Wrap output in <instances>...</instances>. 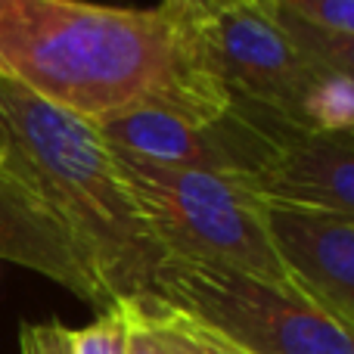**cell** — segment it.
<instances>
[{"label": "cell", "mask_w": 354, "mask_h": 354, "mask_svg": "<svg viewBox=\"0 0 354 354\" xmlns=\"http://www.w3.org/2000/svg\"><path fill=\"white\" fill-rule=\"evenodd\" d=\"M0 258L59 283L97 311L112 305L66 227L6 165H0Z\"/></svg>", "instance_id": "ba28073f"}, {"label": "cell", "mask_w": 354, "mask_h": 354, "mask_svg": "<svg viewBox=\"0 0 354 354\" xmlns=\"http://www.w3.org/2000/svg\"><path fill=\"white\" fill-rule=\"evenodd\" d=\"M118 301H122L124 311H128V354H165V348H162L159 339H156V333L143 324L140 314L131 308V301L128 299H118Z\"/></svg>", "instance_id": "5bb4252c"}, {"label": "cell", "mask_w": 354, "mask_h": 354, "mask_svg": "<svg viewBox=\"0 0 354 354\" xmlns=\"http://www.w3.org/2000/svg\"><path fill=\"white\" fill-rule=\"evenodd\" d=\"M0 165H3V149H0Z\"/></svg>", "instance_id": "9a60e30c"}, {"label": "cell", "mask_w": 354, "mask_h": 354, "mask_svg": "<svg viewBox=\"0 0 354 354\" xmlns=\"http://www.w3.org/2000/svg\"><path fill=\"white\" fill-rule=\"evenodd\" d=\"M0 149L3 165L66 227L112 301L149 292L165 252L93 122L0 75Z\"/></svg>", "instance_id": "7a4b0ae2"}, {"label": "cell", "mask_w": 354, "mask_h": 354, "mask_svg": "<svg viewBox=\"0 0 354 354\" xmlns=\"http://www.w3.org/2000/svg\"><path fill=\"white\" fill-rule=\"evenodd\" d=\"M249 354H354V330L295 283L162 258L149 292Z\"/></svg>", "instance_id": "277c9868"}, {"label": "cell", "mask_w": 354, "mask_h": 354, "mask_svg": "<svg viewBox=\"0 0 354 354\" xmlns=\"http://www.w3.org/2000/svg\"><path fill=\"white\" fill-rule=\"evenodd\" d=\"M19 354H72V330L59 320L19 326Z\"/></svg>", "instance_id": "4fadbf2b"}, {"label": "cell", "mask_w": 354, "mask_h": 354, "mask_svg": "<svg viewBox=\"0 0 354 354\" xmlns=\"http://www.w3.org/2000/svg\"><path fill=\"white\" fill-rule=\"evenodd\" d=\"M264 224L289 280L354 330V221L264 202Z\"/></svg>", "instance_id": "52a82bcc"}, {"label": "cell", "mask_w": 354, "mask_h": 354, "mask_svg": "<svg viewBox=\"0 0 354 354\" xmlns=\"http://www.w3.org/2000/svg\"><path fill=\"white\" fill-rule=\"evenodd\" d=\"M0 75L87 122L134 103L221 122L233 106L214 81L187 68L162 6L0 0Z\"/></svg>", "instance_id": "6da1fadb"}, {"label": "cell", "mask_w": 354, "mask_h": 354, "mask_svg": "<svg viewBox=\"0 0 354 354\" xmlns=\"http://www.w3.org/2000/svg\"><path fill=\"white\" fill-rule=\"evenodd\" d=\"M112 149L149 165L189 168L245 180L249 147L233 109L221 122H199L159 103H134L128 109L93 122Z\"/></svg>", "instance_id": "8992f818"}, {"label": "cell", "mask_w": 354, "mask_h": 354, "mask_svg": "<svg viewBox=\"0 0 354 354\" xmlns=\"http://www.w3.org/2000/svg\"><path fill=\"white\" fill-rule=\"evenodd\" d=\"M277 6L320 31L354 37V0H277Z\"/></svg>", "instance_id": "7c38bea8"}, {"label": "cell", "mask_w": 354, "mask_h": 354, "mask_svg": "<svg viewBox=\"0 0 354 354\" xmlns=\"http://www.w3.org/2000/svg\"><path fill=\"white\" fill-rule=\"evenodd\" d=\"M72 354H128V311L112 301L97 320L72 330Z\"/></svg>", "instance_id": "8fae6325"}, {"label": "cell", "mask_w": 354, "mask_h": 354, "mask_svg": "<svg viewBox=\"0 0 354 354\" xmlns=\"http://www.w3.org/2000/svg\"><path fill=\"white\" fill-rule=\"evenodd\" d=\"M277 10H280V6H277ZM280 19H283V25H286L289 37H292V41L299 44L314 62L336 68V72L348 75V78L354 81V37L320 31V28H314V25L301 22V19L289 16L286 10H280Z\"/></svg>", "instance_id": "30bf717a"}, {"label": "cell", "mask_w": 354, "mask_h": 354, "mask_svg": "<svg viewBox=\"0 0 354 354\" xmlns=\"http://www.w3.org/2000/svg\"><path fill=\"white\" fill-rule=\"evenodd\" d=\"M112 153L165 258L292 283L264 224V199L245 180Z\"/></svg>", "instance_id": "3957f363"}, {"label": "cell", "mask_w": 354, "mask_h": 354, "mask_svg": "<svg viewBox=\"0 0 354 354\" xmlns=\"http://www.w3.org/2000/svg\"><path fill=\"white\" fill-rule=\"evenodd\" d=\"M255 112L268 153L245 183L264 202L354 221V134H317L277 112Z\"/></svg>", "instance_id": "5b68a950"}, {"label": "cell", "mask_w": 354, "mask_h": 354, "mask_svg": "<svg viewBox=\"0 0 354 354\" xmlns=\"http://www.w3.org/2000/svg\"><path fill=\"white\" fill-rule=\"evenodd\" d=\"M128 301L140 314L143 324L156 333L165 354H249L245 348H239L236 342H230L227 336H221L218 330L199 324L196 317L153 299V295H137V299H128Z\"/></svg>", "instance_id": "9c48e42d"}]
</instances>
